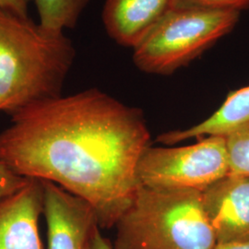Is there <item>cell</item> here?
Listing matches in <instances>:
<instances>
[{
  "label": "cell",
  "mask_w": 249,
  "mask_h": 249,
  "mask_svg": "<svg viewBox=\"0 0 249 249\" xmlns=\"http://www.w3.org/2000/svg\"><path fill=\"white\" fill-rule=\"evenodd\" d=\"M0 133V159L19 176L53 182L87 201L101 229L115 227L139 187L151 146L142 111L98 89L14 112Z\"/></svg>",
  "instance_id": "obj_1"
},
{
  "label": "cell",
  "mask_w": 249,
  "mask_h": 249,
  "mask_svg": "<svg viewBox=\"0 0 249 249\" xmlns=\"http://www.w3.org/2000/svg\"><path fill=\"white\" fill-rule=\"evenodd\" d=\"M76 50L62 32L0 7V111L61 96Z\"/></svg>",
  "instance_id": "obj_2"
},
{
  "label": "cell",
  "mask_w": 249,
  "mask_h": 249,
  "mask_svg": "<svg viewBox=\"0 0 249 249\" xmlns=\"http://www.w3.org/2000/svg\"><path fill=\"white\" fill-rule=\"evenodd\" d=\"M114 249H214L200 191L139 186L115 225Z\"/></svg>",
  "instance_id": "obj_3"
},
{
  "label": "cell",
  "mask_w": 249,
  "mask_h": 249,
  "mask_svg": "<svg viewBox=\"0 0 249 249\" xmlns=\"http://www.w3.org/2000/svg\"><path fill=\"white\" fill-rule=\"evenodd\" d=\"M239 11L178 5L133 48V62L142 71L171 75L186 67L230 34Z\"/></svg>",
  "instance_id": "obj_4"
},
{
  "label": "cell",
  "mask_w": 249,
  "mask_h": 249,
  "mask_svg": "<svg viewBox=\"0 0 249 249\" xmlns=\"http://www.w3.org/2000/svg\"><path fill=\"white\" fill-rule=\"evenodd\" d=\"M230 174L223 136H208L177 148L149 146L141 156L136 177L139 186L202 192Z\"/></svg>",
  "instance_id": "obj_5"
},
{
  "label": "cell",
  "mask_w": 249,
  "mask_h": 249,
  "mask_svg": "<svg viewBox=\"0 0 249 249\" xmlns=\"http://www.w3.org/2000/svg\"><path fill=\"white\" fill-rule=\"evenodd\" d=\"M48 249H87L98 226L92 207L53 182L42 180Z\"/></svg>",
  "instance_id": "obj_6"
},
{
  "label": "cell",
  "mask_w": 249,
  "mask_h": 249,
  "mask_svg": "<svg viewBox=\"0 0 249 249\" xmlns=\"http://www.w3.org/2000/svg\"><path fill=\"white\" fill-rule=\"evenodd\" d=\"M201 195L217 243L249 239V177L228 174Z\"/></svg>",
  "instance_id": "obj_7"
},
{
  "label": "cell",
  "mask_w": 249,
  "mask_h": 249,
  "mask_svg": "<svg viewBox=\"0 0 249 249\" xmlns=\"http://www.w3.org/2000/svg\"><path fill=\"white\" fill-rule=\"evenodd\" d=\"M44 209L43 181L29 178L17 192L0 200V249H45L39 233Z\"/></svg>",
  "instance_id": "obj_8"
},
{
  "label": "cell",
  "mask_w": 249,
  "mask_h": 249,
  "mask_svg": "<svg viewBox=\"0 0 249 249\" xmlns=\"http://www.w3.org/2000/svg\"><path fill=\"white\" fill-rule=\"evenodd\" d=\"M178 6V0H106L102 18L107 35L132 49Z\"/></svg>",
  "instance_id": "obj_9"
},
{
  "label": "cell",
  "mask_w": 249,
  "mask_h": 249,
  "mask_svg": "<svg viewBox=\"0 0 249 249\" xmlns=\"http://www.w3.org/2000/svg\"><path fill=\"white\" fill-rule=\"evenodd\" d=\"M249 121V85L230 91L223 105L202 122L187 129L160 134L157 140L165 145H174L204 136H224Z\"/></svg>",
  "instance_id": "obj_10"
},
{
  "label": "cell",
  "mask_w": 249,
  "mask_h": 249,
  "mask_svg": "<svg viewBox=\"0 0 249 249\" xmlns=\"http://www.w3.org/2000/svg\"><path fill=\"white\" fill-rule=\"evenodd\" d=\"M90 0H34L39 23L47 30L62 32L77 25Z\"/></svg>",
  "instance_id": "obj_11"
},
{
  "label": "cell",
  "mask_w": 249,
  "mask_h": 249,
  "mask_svg": "<svg viewBox=\"0 0 249 249\" xmlns=\"http://www.w3.org/2000/svg\"><path fill=\"white\" fill-rule=\"evenodd\" d=\"M223 137L229 159L230 174L249 177V121Z\"/></svg>",
  "instance_id": "obj_12"
},
{
  "label": "cell",
  "mask_w": 249,
  "mask_h": 249,
  "mask_svg": "<svg viewBox=\"0 0 249 249\" xmlns=\"http://www.w3.org/2000/svg\"><path fill=\"white\" fill-rule=\"evenodd\" d=\"M28 180L29 178L19 176L0 159V200L24 187Z\"/></svg>",
  "instance_id": "obj_13"
},
{
  "label": "cell",
  "mask_w": 249,
  "mask_h": 249,
  "mask_svg": "<svg viewBox=\"0 0 249 249\" xmlns=\"http://www.w3.org/2000/svg\"><path fill=\"white\" fill-rule=\"evenodd\" d=\"M178 5H192L211 9H231L243 11L249 9V0H178Z\"/></svg>",
  "instance_id": "obj_14"
},
{
  "label": "cell",
  "mask_w": 249,
  "mask_h": 249,
  "mask_svg": "<svg viewBox=\"0 0 249 249\" xmlns=\"http://www.w3.org/2000/svg\"><path fill=\"white\" fill-rule=\"evenodd\" d=\"M32 0H0V7L18 14L29 17V5Z\"/></svg>",
  "instance_id": "obj_15"
},
{
  "label": "cell",
  "mask_w": 249,
  "mask_h": 249,
  "mask_svg": "<svg viewBox=\"0 0 249 249\" xmlns=\"http://www.w3.org/2000/svg\"><path fill=\"white\" fill-rule=\"evenodd\" d=\"M87 249H114L113 245L102 234L101 228L97 226L90 236Z\"/></svg>",
  "instance_id": "obj_16"
},
{
  "label": "cell",
  "mask_w": 249,
  "mask_h": 249,
  "mask_svg": "<svg viewBox=\"0 0 249 249\" xmlns=\"http://www.w3.org/2000/svg\"><path fill=\"white\" fill-rule=\"evenodd\" d=\"M214 249H249V239L227 243H217Z\"/></svg>",
  "instance_id": "obj_17"
}]
</instances>
